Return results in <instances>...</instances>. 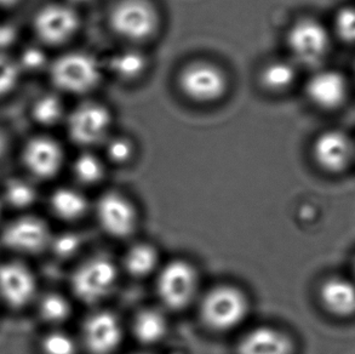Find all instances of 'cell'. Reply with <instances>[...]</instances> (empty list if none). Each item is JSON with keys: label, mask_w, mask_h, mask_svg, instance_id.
I'll return each mask as SVG.
<instances>
[{"label": "cell", "mask_w": 355, "mask_h": 354, "mask_svg": "<svg viewBox=\"0 0 355 354\" xmlns=\"http://www.w3.org/2000/svg\"><path fill=\"white\" fill-rule=\"evenodd\" d=\"M50 77L53 85L60 90L84 94L98 84L101 68L89 53H64L51 65Z\"/></svg>", "instance_id": "cell-1"}, {"label": "cell", "mask_w": 355, "mask_h": 354, "mask_svg": "<svg viewBox=\"0 0 355 354\" xmlns=\"http://www.w3.org/2000/svg\"><path fill=\"white\" fill-rule=\"evenodd\" d=\"M248 302L234 287H220L207 294L202 305V321L214 330H230L244 319Z\"/></svg>", "instance_id": "cell-2"}, {"label": "cell", "mask_w": 355, "mask_h": 354, "mask_svg": "<svg viewBox=\"0 0 355 354\" xmlns=\"http://www.w3.org/2000/svg\"><path fill=\"white\" fill-rule=\"evenodd\" d=\"M116 282V266L111 260L98 256L87 261L73 274V292L82 301L94 303L106 297Z\"/></svg>", "instance_id": "cell-3"}, {"label": "cell", "mask_w": 355, "mask_h": 354, "mask_svg": "<svg viewBox=\"0 0 355 354\" xmlns=\"http://www.w3.org/2000/svg\"><path fill=\"white\" fill-rule=\"evenodd\" d=\"M111 24L123 38L144 40L155 32L158 16L144 0H124L112 11Z\"/></svg>", "instance_id": "cell-4"}, {"label": "cell", "mask_w": 355, "mask_h": 354, "mask_svg": "<svg viewBox=\"0 0 355 354\" xmlns=\"http://www.w3.org/2000/svg\"><path fill=\"white\" fill-rule=\"evenodd\" d=\"M288 47L298 62L304 66H317L327 58L330 38L327 29L312 19H304L293 24L288 37Z\"/></svg>", "instance_id": "cell-5"}, {"label": "cell", "mask_w": 355, "mask_h": 354, "mask_svg": "<svg viewBox=\"0 0 355 354\" xmlns=\"http://www.w3.org/2000/svg\"><path fill=\"white\" fill-rule=\"evenodd\" d=\"M197 289V274L184 261H173L165 266L158 279L162 301L173 310L187 306Z\"/></svg>", "instance_id": "cell-6"}, {"label": "cell", "mask_w": 355, "mask_h": 354, "mask_svg": "<svg viewBox=\"0 0 355 354\" xmlns=\"http://www.w3.org/2000/svg\"><path fill=\"white\" fill-rule=\"evenodd\" d=\"M34 32L43 43L60 45L72 38L79 27L76 11L67 5H45L33 21Z\"/></svg>", "instance_id": "cell-7"}, {"label": "cell", "mask_w": 355, "mask_h": 354, "mask_svg": "<svg viewBox=\"0 0 355 354\" xmlns=\"http://www.w3.org/2000/svg\"><path fill=\"white\" fill-rule=\"evenodd\" d=\"M111 125L110 112L100 105L87 103L73 110L68 118V134L78 144L92 146L106 137Z\"/></svg>", "instance_id": "cell-8"}, {"label": "cell", "mask_w": 355, "mask_h": 354, "mask_svg": "<svg viewBox=\"0 0 355 354\" xmlns=\"http://www.w3.org/2000/svg\"><path fill=\"white\" fill-rule=\"evenodd\" d=\"M180 85L193 100L207 102L221 97L226 90L225 74L210 63H193L184 68L180 77Z\"/></svg>", "instance_id": "cell-9"}, {"label": "cell", "mask_w": 355, "mask_h": 354, "mask_svg": "<svg viewBox=\"0 0 355 354\" xmlns=\"http://www.w3.org/2000/svg\"><path fill=\"white\" fill-rule=\"evenodd\" d=\"M354 147L348 135L338 130H329L318 136L313 146V155L320 168L327 173H341L348 168Z\"/></svg>", "instance_id": "cell-10"}, {"label": "cell", "mask_w": 355, "mask_h": 354, "mask_svg": "<svg viewBox=\"0 0 355 354\" xmlns=\"http://www.w3.org/2000/svg\"><path fill=\"white\" fill-rule=\"evenodd\" d=\"M3 243L19 253H38L51 242L48 225L37 217H22L11 222L3 232Z\"/></svg>", "instance_id": "cell-11"}, {"label": "cell", "mask_w": 355, "mask_h": 354, "mask_svg": "<svg viewBox=\"0 0 355 354\" xmlns=\"http://www.w3.org/2000/svg\"><path fill=\"white\" fill-rule=\"evenodd\" d=\"M22 158L32 175L39 178H50L62 167L63 151L55 140L39 136L26 144Z\"/></svg>", "instance_id": "cell-12"}, {"label": "cell", "mask_w": 355, "mask_h": 354, "mask_svg": "<svg viewBox=\"0 0 355 354\" xmlns=\"http://www.w3.org/2000/svg\"><path fill=\"white\" fill-rule=\"evenodd\" d=\"M35 292L37 283L29 268L19 262L0 264V296L10 306H26Z\"/></svg>", "instance_id": "cell-13"}, {"label": "cell", "mask_w": 355, "mask_h": 354, "mask_svg": "<svg viewBox=\"0 0 355 354\" xmlns=\"http://www.w3.org/2000/svg\"><path fill=\"white\" fill-rule=\"evenodd\" d=\"M84 341L94 354H110L121 341V326L110 312H97L84 324Z\"/></svg>", "instance_id": "cell-14"}, {"label": "cell", "mask_w": 355, "mask_h": 354, "mask_svg": "<svg viewBox=\"0 0 355 354\" xmlns=\"http://www.w3.org/2000/svg\"><path fill=\"white\" fill-rule=\"evenodd\" d=\"M97 217L103 230L114 237H125L134 230L136 214L125 198L108 193L97 203Z\"/></svg>", "instance_id": "cell-15"}, {"label": "cell", "mask_w": 355, "mask_h": 354, "mask_svg": "<svg viewBox=\"0 0 355 354\" xmlns=\"http://www.w3.org/2000/svg\"><path fill=\"white\" fill-rule=\"evenodd\" d=\"M348 92L346 79L341 73L322 71L311 78L307 95L314 105L324 110H335L345 102Z\"/></svg>", "instance_id": "cell-16"}, {"label": "cell", "mask_w": 355, "mask_h": 354, "mask_svg": "<svg viewBox=\"0 0 355 354\" xmlns=\"http://www.w3.org/2000/svg\"><path fill=\"white\" fill-rule=\"evenodd\" d=\"M239 354H293V346L286 336L269 328L250 331L240 341Z\"/></svg>", "instance_id": "cell-17"}, {"label": "cell", "mask_w": 355, "mask_h": 354, "mask_svg": "<svg viewBox=\"0 0 355 354\" xmlns=\"http://www.w3.org/2000/svg\"><path fill=\"white\" fill-rule=\"evenodd\" d=\"M320 298L327 311L338 317L355 313V285L341 278H331L322 284Z\"/></svg>", "instance_id": "cell-18"}, {"label": "cell", "mask_w": 355, "mask_h": 354, "mask_svg": "<svg viewBox=\"0 0 355 354\" xmlns=\"http://www.w3.org/2000/svg\"><path fill=\"white\" fill-rule=\"evenodd\" d=\"M51 206L56 215L66 220H76L87 210V199L72 188H60L51 196Z\"/></svg>", "instance_id": "cell-19"}, {"label": "cell", "mask_w": 355, "mask_h": 354, "mask_svg": "<svg viewBox=\"0 0 355 354\" xmlns=\"http://www.w3.org/2000/svg\"><path fill=\"white\" fill-rule=\"evenodd\" d=\"M166 321L163 314L154 310L142 311L135 319V335L144 344H154L162 340L166 332Z\"/></svg>", "instance_id": "cell-20"}, {"label": "cell", "mask_w": 355, "mask_h": 354, "mask_svg": "<svg viewBox=\"0 0 355 354\" xmlns=\"http://www.w3.org/2000/svg\"><path fill=\"white\" fill-rule=\"evenodd\" d=\"M157 264V253L148 245H136L125 258V266L131 274L144 277L153 271Z\"/></svg>", "instance_id": "cell-21"}, {"label": "cell", "mask_w": 355, "mask_h": 354, "mask_svg": "<svg viewBox=\"0 0 355 354\" xmlns=\"http://www.w3.org/2000/svg\"><path fill=\"white\" fill-rule=\"evenodd\" d=\"M110 67L119 77L131 79L144 72L146 58L139 51L128 50L113 56L110 61Z\"/></svg>", "instance_id": "cell-22"}, {"label": "cell", "mask_w": 355, "mask_h": 354, "mask_svg": "<svg viewBox=\"0 0 355 354\" xmlns=\"http://www.w3.org/2000/svg\"><path fill=\"white\" fill-rule=\"evenodd\" d=\"M63 113L62 102L60 97L53 94H46L34 102L32 115L39 124L53 125L61 119Z\"/></svg>", "instance_id": "cell-23"}, {"label": "cell", "mask_w": 355, "mask_h": 354, "mask_svg": "<svg viewBox=\"0 0 355 354\" xmlns=\"http://www.w3.org/2000/svg\"><path fill=\"white\" fill-rule=\"evenodd\" d=\"M262 83L270 90H284L293 84L295 69L286 62H273L264 68Z\"/></svg>", "instance_id": "cell-24"}, {"label": "cell", "mask_w": 355, "mask_h": 354, "mask_svg": "<svg viewBox=\"0 0 355 354\" xmlns=\"http://www.w3.org/2000/svg\"><path fill=\"white\" fill-rule=\"evenodd\" d=\"M37 192L29 182L14 178L10 180L5 186V198L11 205L16 208H26L33 204Z\"/></svg>", "instance_id": "cell-25"}, {"label": "cell", "mask_w": 355, "mask_h": 354, "mask_svg": "<svg viewBox=\"0 0 355 354\" xmlns=\"http://www.w3.org/2000/svg\"><path fill=\"white\" fill-rule=\"evenodd\" d=\"M71 312L67 300L58 294H50L42 300L40 314L50 323H61L66 321Z\"/></svg>", "instance_id": "cell-26"}, {"label": "cell", "mask_w": 355, "mask_h": 354, "mask_svg": "<svg viewBox=\"0 0 355 354\" xmlns=\"http://www.w3.org/2000/svg\"><path fill=\"white\" fill-rule=\"evenodd\" d=\"M74 174L83 183H95L103 175V167L95 155L83 154L74 163Z\"/></svg>", "instance_id": "cell-27"}, {"label": "cell", "mask_w": 355, "mask_h": 354, "mask_svg": "<svg viewBox=\"0 0 355 354\" xmlns=\"http://www.w3.org/2000/svg\"><path fill=\"white\" fill-rule=\"evenodd\" d=\"M21 67L19 62L6 53H0V96L6 95L19 83Z\"/></svg>", "instance_id": "cell-28"}, {"label": "cell", "mask_w": 355, "mask_h": 354, "mask_svg": "<svg viewBox=\"0 0 355 354\" xmlns=\"http://www.w3.org/2000/svg\"><path fill=\"white\" fill-rule=\"evenodd\" d=\"M43 350L45 354H74L76 344L71 336L56 331L44 339Z\"/></svg>", "instance_id": "cell-29"}, {"label": "cell", "mask_w": 355, "mask_h": 354, "mask_svg": "<svg viewBox=\"0 0 355 354\" xmlns=\"http://www.w3.org/2000/svg\"><path fill=\"white\" fill-rule=\"evenodd\" d=\"M338 35L348 43L355 44V8H343L335 19Z\"/></svg>", "instance_id": "cell-30"}, {"label": "cell", "mask_w": 355, "mask_h": 354, "mask_svg": "<svg viewBox=\"0 0 355 354\" xmlns=\"http://www.w3.org/2000/svg\"><path fill=\"white\" fill-rule=\"evenodd\" d=\"M19 65V67L27 71H38L46 65V55L42 49L35 47L26 49L22 53Z\"/></svg>", "instance_id": "cell-31"}, {"label": "cell", "mask_w": 355, "mask_h": 354, "mask_svg": "<svg viewBox=\"0 0 355 354\" xmlns=\"http://www.w3.org/2000/svg\"><path fill=\"white\" fill-rule=\"evenodd\" d=\"M108 157L116 163H124L131 157L132 147L129 141L126 140H113L108 144Z\"/></svg>", "instance_id": "cell-32"}, {"label": "cell", "mask_w": 355, "mask_h": 354, "mask_svg": "<svg viewBox=\"0 0 355 354\" xmlns=\"http://www.w3.org/2000/svg\"><path fill=\"white\" fill-rule=\"evenodd\" d=\"M51 242H53V250L60 256H69V255L74 254L80 244L77 235H71V233L60 235L56 239L51 240Z\"/></svg>", "instance_id": "cell-33"}, {"label": "cell", "mask_w": 355, "mask_h": 354, "mask_svg": "<svg viewBox=\"0 0 355 354\" xmlns=\"http://www.w3.org/2000/svg\"><path fill=\"white\" fill-rule=\"evenodd\" d=\"M16 39V31L11 24H0V49L9 47Z\"/></svg>", "instance_id": "cell-34"}, {"label": "cell", "mask_w": 355, "mask_h": 354, "mask_svg": "<svg viewBox=\"0 0 355 354\" xmlns=\"http://www.w3.org/2000/svg\"><path fill=\"white\" fill-rule=\"evenodd\" d=\"M19 0H0V8H10V6H14L15 4H17Z\"/></svg>", "instance_id": "cell-35"}, {"label": "cell", "mask_w": 355, "mask_h": 354, "mask_svg": "<svg viewBox=\"0 0 355 354\" xmlns=\"http://www.w3.org/2000/svg\"><path fill=\"white\" fill-rule=\"evenodd\" d=\"M5 147H6V140H5L4 134L0 131V157L4 154Z\"/></svg>", "instance_id": "cell-36"}, {"label": "cell", "mask_w": 355, "mask_h": 354, "mask_svg": "<svg viewBox=\"0 0 355 354\" xmlns=\"http://www.w3.org/2000/svg\"><path fill=\"white\" fill-rule=\"evenodd\" d=\"M73 3H78V4H80V3H87L89 0H71Z\"/></svg>", "instance_id": "cell-37"}]
</instances>
